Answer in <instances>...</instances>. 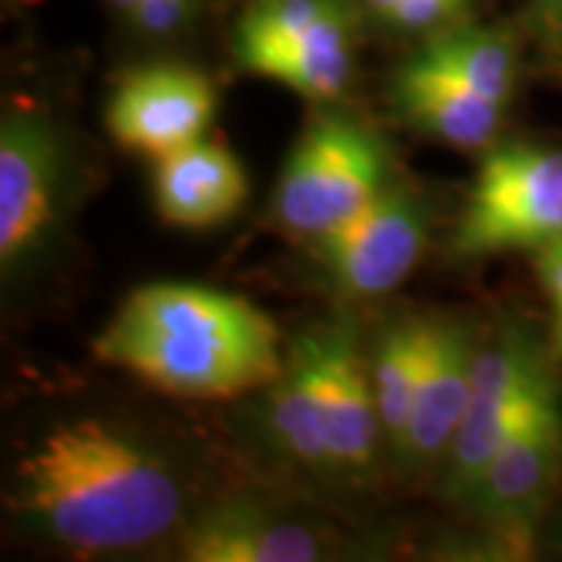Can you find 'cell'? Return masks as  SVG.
Wrapping results in <instances>:
<instances>
[{"mask_svg": "<svg viewBox=\"0 0 562 562\" xmlns=\"http://www.w3.org/2000/svg\"><path fill=\"white\" fill-rule=\"evenodd\" d=\"M391 181L379 135L347 113L325 110L303 128L284 162L272 213L281 228L313 241L353 220Z\"/></svg>", "mask_w": 562, "mask_h": 562, "instance_id": "obj_3", "label": "cell"}, {"mask_svg": "<svg viewBox=\"0 0 562 562\" xmlns=\"http://www.w3.org/2000/svg\"><path fill=\"white\" fill-rule=\"evenodd\" d=\"M360 0H350L297 38L281 41L238 63L244 72L272 79L306 101H338L353 79V44L360 25Z\"/></svg>", "mask_w": 562, "mask_h": 562, "instance_id": "obj_15", "label": "cell"}, {"mask_svg": "<svg viewBox=\"0 0 562 562\" xmlns=\"http://www.w3.org/2000/svg\"><path fill=\"white\" fill-rule=\"evenodd\" d=\"M203 0H135L122 16L132 35L144 41H166L198 20Z\"/></svg>", "mask_w": 562, "mask_h": 562, "instance_id": "obj_20", "label": "cell"}, {"mask_svg": "<svg viewBox=\"0 0 562 562\" xmlns=\"http://www.w3.org/2000/svg\"><path fill=\"white\" fill-rule=\"evenodd\" d=\"M557 238H562V147L528 140L487 147L450 250L462 260H479L541 250Z\"/></svg>", "mask_w": 562, "mask_h": 562, "instance_id": "obj_4", "label": "cell"}, {"mask_svg": "<svg viewBox=\"0 0 562 562\" xmlns=\"http://www.w3.org/2000/svg\"><path fill=\"white\" fill-rule=\"evenodd\" d=\"M72 147L38 110H7L0 122V272L20 281L50 250L69 194Z\"/></svg>", "mask_w": 562, "mask_h": 562, "instance_id": "obj_5", "label": "cell"}, {"mask_svg": "<svg viewBox=\"0 0 562 562\" xmlns=\"http://www.w3.org/2000/svg\"><path fill=\"white\" fill-rule=\"evenodd\" d=\"M394 103L413 128L457 150L494 147L506 110L503 103L475 94L419 54L397 69Z\"/></svg>", "mask_w": 562, "mask_h": 562, "instance_id": "obj_14", "label": "cell"}, {"mask_svg": "<svg viewBox=\"0 0 562 562\" xmlns=\"http://www.w3.org/2000/svg\"><path fill=\"white\" fill-rule=\"evenodd\" d=\"M419 57L435 63L447 76L462 81L475 94L487 101H513L516 85L522 76V50L519 41L506 29L487 25H447L441 32L428 35Z\"/></svg>", "mask_w": 562, "mask_h": 562, "instance_id": "obj_17", "label": "cell"}, {"mask_svg": "<svg viewBox=\"0 0 562 562\" xmlns=\"http://www.w3.org/2000/svg\"><path fill=\"white\" fill-rule=\"evenodd\" d=\"M7 506L41 541L81 557L144 550L188 522L179 465L116 422L54 425L16 462Z\"/></svg>", "mask_w": 562, "mask_h": 562, "instance_id": "obj_1", "label": "cell"}, {"mask_svg": "<svg viewBox=\"0 0 562 562\" xmlns=\"http://www.w3.org/2000/svg\"><path fill=\"white\" fill-rule=\"evenodd\" d=\"M247 194L241 160L220 140H191L154 166L157 216L176 228H216L241 210Z\"/></svg>", "mask_w": 562, "mask_h": 562, "instance_id": "obj_13", "label": "cell"}, {"mask_svg": "<svg viewBox=\"0 0 562 562\" xmlns=\"http://www.w3.org/2000/svg\"><path fill=\"white\" fill-rule=\"evenodd\" d=\"M469 3L472 0H397L379 22L394 35H435L447 25H457Z\"/></svg>", "mask_w": 562, "mask_h": 562, "instance_id": "obj_21", "label": "cell"}, {"mask_svg": "<svg viewBox=\"0 0 562 562\" xmlns=\"http://www.w3.org/2000/svg\"><path fill=\"white\" fill-rule=\"evenodd\" d=\"M319 525L250 497H228L188 516L176 535L188 562H319L328 557Z\"/></svg>", "mask_w": 562, "mask_h": 562, "instance_id": "obj_10", "label": "cell"}, {"mask_svg": "<svg viewBox=\"0 0 562 562\" xmlns=\"http://www.w3.org/2000/svg\"><path fill=\"white\" fill-rule=\"evenodd\" d=\"M213 116V81L184 63L135 66L113 85L103 110L110 138L154 160L203 138Z\"/></svg>", "mask_w": 562, "mask_h": 562, "instance_id": "obj_9", "label": "cell"}, {"mask_svg": "<svg viewBox=\"0 0 562 562\" xmlns=\"http://www.w3.org/2000/svg\"><path fill=\"white\" fill-rule=\"evenodd\" d=\"M350 0H254L235 25V63L310 32Z\"/></svg>", "mask_w": 562, "mask_h": 562, "instance_id": "obj_19", "label": "cell"}, {"mask_svg": "<svg viewBox=\"0 0 562 562\" xmlns=\"http://www.w3.org/2000/svg\"><path fill=\"white\" fill-rule=\"evenodd\" d=\"M360 3L369 16H375V20H379V16H382V13H387V10H391L397 0H360Z\"/></svg>", "mask_w": 562, "mask_h": 562, "instance_id": "obj_24", "label": "cell"}, {"mask_svg": "<svg viewBox=\"0 0 562 562\" xmlns=\"http://www.w3.org/2000/svg\"><path fill=\"white\" fill-rule=\"evenodd\" d=\"M132 3H135V0H106V7H110L120 20L128 13V10H132Z\"/></svg>", "mask_w": 562, "mask_h": 562, "instance_id": "obj_25", "label": "cell"}, {"mask_svg": "<svg viewBox=\"0 0 562 562\" xmlns=\"http://www.w3.org/2000/svg\"><path fill=\"white\" fill-rule=\"evenodd\" d=\"M435 319H403L387 325L369 357V375L382 419V438L397 450L409 425L413 401L419 391Z\"/></svg>", "mask_w": 562, "mask_h": 562, "instance_id": "obj_18", "label": "cell"}, {"mask_svg": "<svg viewBox=\"0 0 562 562\" xmlns=\"http://www.w3.org/2000/svg\"><path fill=\"white\" fill-rule=\"evenodd\" d=\"M535 269H538V279H541L543 294L550 303V319H553L550 341H557L562 338V238L535 250Z\"/></svg>", "mask_w": 562, "mask_h": 562, "instance_id": "obj_23", "label": "cell"}, {"mask_svg": "<svg viewBox=\"0 0 562 562\" xmlns=\"http://www.w3.org/2000/svg\"><path fill=\"white\" fill-rule=\"evenodd\" d=\"M525 32L543 72L562 79V0H528Z\"/></svg>", "mask_w": 562, "mask_h": 562, "instance_id": "obj_22", "label": "cell"}, {"mask_svg": "<svg viewBox=\"0 0 562 562\" xmlns=\"http://www.w3.org/2000/svg\"><path fill=\"white\" fill-rule=\"evenodd\" d=\"M479 347L482 344L472 325L435 316L431 347L413 401L409 425L401 447L394 450L397 460L413 469L447 460L469 406Z\"/></svg>", "mask_w": 562, "mask_h": 562, "instance_id": "obj_11", "label": "cell"}, {"mask_svg": "<svg viewBox=\"0 0 562 562\" xmlns=\"http://www.w3.org/2000/svg\"><path fill=\"white\" fill-rule=\"evenodd\" d=\"M7 3H16V0H7Z\"/></svg>", "mask_w": 562, "mask_h": 562, "instance_id": "obj_27", "label": "cell"}, {"mask_svg": "<svg viewBox=\"0 0 562 562\" xmlns=\"http://www.w3.org/2000/svg\"><path fill=\"white\" fill-rule=\"evenodd\" d=\"M550 369L553 362L522 322H506L491 341L479 347L469 406L443 460L441 494L447 501L460 503L479 482L484 465L519 425Z\"/></svg>", "mask_w": 562, "mask_h": 562, "instance_id": "obj_8", "label": "cell"}, {"mask_svg": "<svg viewBox=\"0 0 562 562\" xmlns=\"http://www.w3.org/2000/svg\"><path fill=\"white\" fill-rule=\"evenodd\" d=\"M550 357L562 362V338H557V341H550Z\"/></svg>", "mask_w": 562, "mask_h": 562, "instance_id": "obj_26", "label": "cell"}, {"mask_svg": "<svg viewBox=\"0 0 562 562\" xmlns=\"http://www.w3.org/2000/svg\"><path fill=\"white\" fill-rule=\"evenodd\" d=\"M562 482V391L550 369L519 425L497 447L460 506L497 535L509 557L531 550Z\"/></svg>", "mask_w": 562, "mask_h": 562, "instance_id": "obj_6", "label": "cell"}, {"mask_svg": "<svg viewBox=\"0 0 562 562\" xmlns=\"http://www.w3.org/2000/svg\"><path fill=\"white\" fill-rule=\"evenodd\" d=\"M428 201L409 184L391 181L353 220L306 244L322 281L338 297L375 301L413 276L428 247Z\"/></svg>", "mask_w": 562, "mask_h": 562, "instance_id": "obj_7", "label": "cell"}, {"mask_svg": "<svg viewBox=\"0 0 562 562\" xmlns=\"http://www.w3.org/2000/svg\"><path fill=\"white\" fill-rule=\"evenodd\" d=\"M322 347L328 465L338 475H362L375 460V443L382 438L369 360L362 357L353 322H322Z\"/></svg>", "mask_w": 562, "mask_h": 562, "instance_id": "obj_12", "label": "cell"}, {"mask_svg": "<svg viewBox=\"0 0 562 562\" xmlns=\"http://www.w3.org/2000/svg\"><path fill=\"white\" fill-rule=\"evenodd\" d=\"M269 431L291 462L310 472H331L325 438V347L322 322L294 338L279 379L269 384Z\"/></svg>", "mask_w": 562, "mask_h": 562, "instance_id": "obj_16", "label": "cell"}, {"mask_svg": "<svg viewBox=\"0 0 562 562\" xmlns=\"http://www.w3.org/2000/svg\"><path fill=\"white\" fill-rule=\"evenodd\" d=\"M94 357L184 401H225L279 379V328L238 294L203 284H144L94 338Z\"/></svg>", "mask_w": 562, "mask_h": 562, "instance_id": "obj_2", "label": "cell"}]
</instances>
